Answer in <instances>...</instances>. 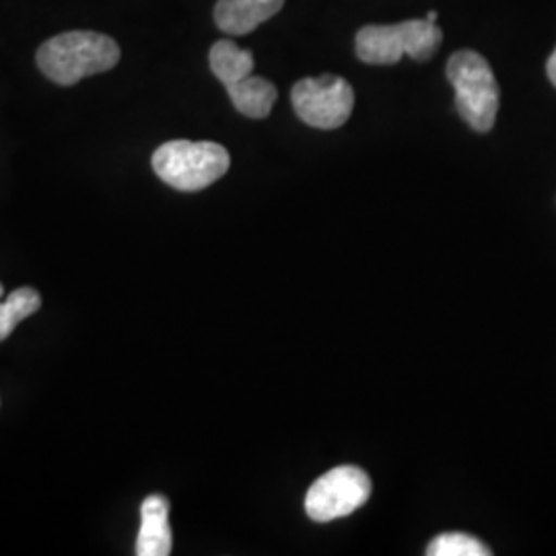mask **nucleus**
<instances>
[{
  "mask_svg": "<svg viewBox=\"0 0 556 556\" xmlns=\"http://www.w3.org/2000/svg\"><path fill=\"white\" fill-rule=\"evenodd\" d=\"M118 60V43L98 31H66L38 50L41 73L62 87L112 71Z\"/></svg>",
  "mask_w": 556,
  "mask_h": 556,
  "instance_id": "nucleus-1",
  "label": "nucleus"
},
{
  "mask_svg": "<svg viewBox=\"0 0 556 556\" xmlns=\"http://www.w3.org/2000/svg\"><path fill=\"white\" fill-rule=\"evenodd\" d=\"M227 149L208 140H172L153 153V169L167 186L181 192H199L227 174Z\"/></svg>",
  "mask_w": 556,
  "mask_h": 556,
  "instance_id": "nucleus-2",
  "label": "nucleus"
},
{
  "mask_svg": "<svg viewBox=\"0 0 556 556\" xmlns=\"http://www.w3.org/2000/svg\"><path fill=\"white\" fill-rule=\"evenodd\" d=\"M429 556H489L491 551L477 540V538L462 534V532H447L435 538L429 548Z\"/></svg>",
  "mask_w": 556,
  "mask_h": 556,
  "instance_id": "nucleus-12",
  "label": "nucleus"
},
{
  "mask_svg": "<svg viewBox=\"0 0 556 556\" xmlns=\"http://www.w3.org/2000/svg\"><path fill=\"white\" fill-rule=\"evenodd\" d=\"M169 501L163 495H151L140 505V532L135 553L139 556L172 555Z\"/></svg>",
  "mask_w": 556,
  "mask_h": 556,
  "instance_id": "nucleus-8",
  "label": "nucleus"
},
{
  "mask_svg": "<svg viewBox=\"0 0 556 556\" xmlns=\"http://www.w3.org/2000/svg\"><path fill=\"white\" fill-rule=\"evenodd\" d=\"M282 7L285 0H219L215 7V23L223 34L245 36L273 20Z\"/></svg>",
  "mask_w": 556,
  "mask_h": 556,
  "instance_id": "nucleus-7",
  "label": "nucleus"
},
{
  "mask_svg": "<svg viewBox=\"0 0 556 556\" xmlns=\"http://www.w3.org/2000/svg\"><path fill=\"white\" fill-rule=\"evenodd\" d=\"M41 307V298L31 287H21L13 291L4 303H0V340L11 337L15 326L23 319L34 316Z\"/></svg>",
  "mask_w": 556,
  "mask_h": 556,
  "instance_id": "nucleus-11",
  "label": "nucleus"
},
{
  "mask_svg": "<svg viewBox=\"0 0 556 556\" xmlns=\"http://www.w3.org/2000/svg\"><path fill=\"white\" fill-rule=\"evenodd\" d=\"M0 298H2V285H0Z\"/></svg>",
  "mask_w": 556,
  "mask_h": 556,
  "instance_id": "nucleus-15",
  "label": "nucleus"
},
{
  "mask_svg": "<svg viewBox=\"0 0 556 556\" xmlns=\"http://www.w3.org/2000/svg\"><path fill=\"white\" fill-rule=\"evenodd\" d=\"M291 100L299 118L319 130L340 128L355 108L353 87L337 75L299 80Z\"/></svg>",
  "mask_w": 556,
  "mask_h": 556,
  "instance_id": "nucleus-5",
  "label": "nucleus"
},
{
  "mask_svg": "<svg viewBox=\"0 0 556 556\" xmlns=\"http://www.w3.org/2000/svg\"><path fill=\"white\" fill-rule=\"evenodd\" d=\"M211 71L217 79L229 87L233 83L245 79L254 71V54L250 50L239 48L231 40H219L211 48Z\"/></svg>",
  "mask_w": 556,
  "mask_h": 556,
  "instance_id": "nucleus-10",
  "label": "nucleus"
},
{
  "mask_svg": "<svg viewBox=\"0 0 556 556\" xmlns=\"http://www.w3.org/2000/svg\"><path fill=\"white\" fill-rule=\"evenodd\" d=\"M225 89L239 114L254 119L266 118L273 112V105L278 96L277 87L270 80L254 77V75L233 83Z\"/></svg>",
  "mask_w": 556,
  "mask_h": 556,
  "instance_id": "nucleus-9",
  "label": "nucleus"
},
{
  "mask_svg": "<svg viewBox=\"0 0 556 556\" xmlns=\"http://www.w3.org/2000/svg\"><path fill=\"white\" fill-rule=\"evenodd\" d=\"M438 13H435V11H429V13H427V15H425V20L427 21H431V23H438Z\"/></svg>",
  "mask_w": 556,
  "mask_h": 556,
  "instance_id": "nucleus-14",
  "label": "nucleus"
},
{
  "mask_svg": "<svg viewBox=\"0 0 556 556\" xmlns=\"http://www.w3.org/2000/svg\"><path fill=\"white\" fill-rule=\"evenodd\" d=\"M445 75L456 89L459 116L477 132H489L497 119L501 96L489 60L475 50H459L447 62Z\"/></svg>",
  "mask_w": 556,
  "mask_h": 556,
  "instance_id": "nucleus-4",
  "label": "nucleus"
},
{
  "mask_svg": "<svg viewBox=\"0 0 556 556\" xmlns=\"http://www.w3.org/2000/svg\"><path fill=\"white\" fill-rule=\"evenodd\" d=\"M443 41L438 23L413 20L397 25H367L358 29L355 50L367 64H396L402 56L427 62L435 56Z\"/></svg>",
  "mask_w": 556,
  "mask_h": 556,
  "instance_id": "nucleus-3",
  "label": "nucleus"
},
{
  "mask_svg": "<svg viewBox=\"0 0 556 556\" xmlns=\"http://www.w3.org/2000/svg\"><path fill=\"white\" fill-rule=\"evenodd\" d=\"M371 495V478L357 466H338L319 477L307 491L305 511L314 521L351 516Z\"/></svg>",
  "mask_w": 556,
  "mask_h": 556,
  "instance_id": "nucleus-6",
  "label": "nucleus"
},
{
  "mask_svg": "<svg viewBox=\"0 0 556 556\" xmlns=\"http://www.w3.org/2000/svg\"><path fill=\"white\" fill-rule=\"evenodd\" d=\"M546 73H548V79L553 80V85L556 87V48L553 56L546 62Z\"/></svg>",
  "mask_w": 556,
  "mask_h": 556,
  "instance_id": "nucleus-13",
  "label": "nucleus"
}]
</instances>
